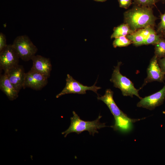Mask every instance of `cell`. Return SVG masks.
<instances>
[{"mask_svg":"<svg viewBox=\"0 0 165 165\" xmlns=\"http://www.w3.org/2000/svg\"><path fill=\"white\" fill-rule=\"evenodd\" d=\"M134 3L137 6H143L151 7L160 0H134Z\"/></svg>","mask_w":165,"mask_h":165,"instance_id":"21","label":"cell"},{"mask_svg":"<svg viewBox=\"0 0 165 165\" xmlns=\"http://www.w3.org/2000/svg\"><path fill=\"white\" fill-rule=\"evenodd\" d=\"M161 37L155 31L150 34L145 39L144 45L152 44L155 45L159 42Z\"/></svg>","mask_w":165,"mask_h":165,"instance_id":"19","label":"cell"},{"mask_svg":"<svg viewBox=\"0 0 165 165\" xmlns=\"http://www.w3.org/2000/svg\"><path fill=\"white\" fill-rule=\"evenodd\" d=\"M113 92L110 89H107L105 94L100 96L98 95L97 99L103 101L108 106L114 117L125 113L118 107L113 98Z\"/></svg>","mask_w":165,"mask_h":165,"instance_id":"13","label":"cell"},{"mask_svg":"<svg viewBox=\"0 0 165 165\" xmlns=\"http://www.w3.org/2000/svg\"><path fill=\"white\" fill-rule=\"evenodd\" d=\"M114 118L115 123L111 127L114 130L123 133L130 131L133 128V123L142 119H131L125 114Z\"/></svg>","mask_w":165,"mask_h":165,"instance_id":"12","label":"cell"},{"mask_svg":"<svg viewBox=\"0 0 165 165\" xmlns=\"http://www.w3.org/2000/svg\"><path fill=\"white\" fill-rule=\"evenodd\" d=\"M122 63L119 62L114 66L110 81L113 83L114 86L119 89L122 95L125 96H130L133 97L135 95L140 99L142 98L138 93L139 90L136 89L132 82L120 72V67Z\"/></svg>","mask_w":165,"mask_h":165,"instance_id":"3","label":"cell"},{"mask_svg":"<svg viewBox=\"0 0 165 165\" xmlns=\"http://www.w3.org/2000/svg\"><path fill=\"white\" fill-rule=\"evenodd\" d=\"M158 59L155 55L151 59L147 69V76L145 79L142 87L147 83L152 82H164L165 74L162 71L158 64Z\"/></svg>","mask_w":165,"mask_h":165,"instance_id":"8","label":"cell"},{"mask_svg":"<svg viewBox=\"0 0 165 165\" xmlns=\"http://www.w3.org/2000/svg\"><path fill=\"white\" fill-rule=\"evenodd\" d=\"M126 37L136 46L144 45L145 39L137 31L132 34L127 35Z\"/></svg>","mask_w":165,"mask_h":165,"instance_id":"17","label":"cell"},{"mask_svg":"<svg viewBox=\"0 0 165 165\" xmlns=\"http://www.w3.org/2000/svg\"><path fill=\"white\" fill-rule=\"evenodd\" d=\"M161 21L157 27L156 33L162 37L165 38V13L161 14Z\"/></svg>","mask_w":165,"mask_h":165,"instance_id":"20","label":"cell"},{"mask_svg":"<svg viewBox=\"0 0 165 165\" xmlns=\"http://www.w3.org/2000/svg\"><path fill=\"white\" fill-rule=\"evenodd\" d=\"M31 60L33 65L31 70L48 78L50 75L52 67L50 59L41 55H35Z\"/></svg>","mask_w":165,"mask_h":165,"instance_id":"11","label":"cell"},{"mask_svg":"<svg viewBox=\"0 0 165 165\" xmlns=\"http://www.w3.org/2000/svg\"><path fill=\"white\" fill-rule=\"evenodd\" d=\"M96 1L99 2H104L106 1V0H95Z\"/></svg>","mask_w":165,"mask_h":165,"instance_id":"26","label":"cell"},{"mask_svg":"<svg viewBox=\"0 0 165 165\" xmlns=\"http://www.w3.org/2000/svg\"><path fill=\"white\" fill-rule=\"evenodd\" d=\"M155 55L158 59L165 57V39L161 37L159 42L155 45Z\"/></svg>","mask_w":165,"mask_h":165,"instance_id":"16","label":"cell"},{"mask_svg":"<svg viewBox=\"0 0 165 165\" xmlns=\"http://www.w3.org/2000/svg\"><path fill=\"white\" fill-rule=\"evenodd\" d=\"M0 89L10 100H15L18 96L19 92L11 83L6 73H4L0 76Z\"/></svg>","mask_w":165,"mask_h":165,"instance_id":"14","label":"cell"},{"mask_svg":"<svg viewBox=\"0 0 165 165\" xmlns=\"http://www.w3.org/2000/svg\"><path fill=\"white\" fill-rule=\"evenodd\" d=\"M111 38H116L121 36H125L133 33L134 31L131 29L128 25L126 23L115 28Z\"/></svg>","mask_w":165,"mask_h":165,"instance_id":"15","label":"cell"},{"mask_svg":"<svg viewBox=\"0 0 165 165\" xmlns=\"http://www.w3.org/2000/svg\"><path fill=\"white\" fill-rule=\"evenodd\" d=\"M120 7L127 9L131 5V0H118Z\"/></svg>","mask_w":165,"mask_h":165,"instance_id":"24","label":"cell"},{"mask_svg":"<svg viewBox=\"0 0 165 165\" xmlns=\"http://www.w3.org/2000/svg\"><path fill=\"white\" fill-rule=\"evenodd\" d=\"M163 113L165 115V111L163 112Z\"/></svg>","mask_w":165,"mask_h":165,"instance_id":"28","label":"cell"},{"mask_svg":"<svg viewBox=\"0 0 165 165\" xmlns=\"http://www.w3.org/2000/svg\"><path fill=\"white\" fill-rule=\"evenodd\" d=\"M137 31L141 34L145 39L150 34L155 31L153 27L151 26L139 29Z\"/></svg>","mask_w":165,"mask_h":165,"instance_id":"22","label":"cell"},{"mask_svg":"<svg viewBox=\"0 0 165 165\" xmlns=\"http://www.w3.org/2000/svg\"><path fill=\"white\" fill-rule=\"evenodd\" d=\"M132 42L125 36H121L116 38L113 43V46L114 48L117 47H125L128 46Z\"/></svg>","mask_w":165,"mask_h":165,"instance_id":"18","label":"cell"},{"mask_svg":"<svg viewBox=\"0 0 165 165\" xmlns=\"http://www.w3.org/2000/svg\"><path fill=\"white\" fill-rule=\"evenodd\" d=\"M47 77L30 70L26 73L24 88H30L36 90H41L48 83Z\"/></svg>","mask_w":165,"mask_h":165,"instance_id":"9","label":"cell"},{"mask_svg":"<svg viewBox=\"0 0 165 165\" xmlns=\"http://www.w3.org/2000/svg\"><path fill=\"white\" fill-rule=\"evenodd\" d=\"M19 58L12 44L7 45L0 52V69L6 73L18 65Z\"/></svg>","mask_w":165,"mask_h":165,"instance_id":"6","label":"cell"},{"mask_svg":"<svg viewBox=\"0 0 165 165\" xmlns=\"http://www.w3.org/2000/svg\"><path fill=\"white\" fill-rule=\"evenodd\" d=\"M66 85L61 91L57 94L56 97L58 98L64 95L70 94H85L86 91L91 90L98 94L97 91L101 87L96 86L97 81L91 86H84L74 79L73 77L68 74L66 79Z\"/></svg>","mask_w":165,"mask_h":165,"instance_id":"5","label":"cell"},{"mask_svg":"<svg viewBox=\"0 0 165 165\" xmlns=\"http://www.w3.org/2000/svg\"><path fill=\"white\" fill-rule=\"evenodd\" d=\"M125 23L134 31L148 26L154 27L157 19L151 7L136 6L124 13Z\"/></svg>","mask_w":165,"mask_h":165,"instance_id":"1","label":"cell"},{"mask_svg":"<svg viewBox=\"0 0 165 165\" xmlns=\"http://www.w3.org/2000/svg\"><path fill=\"white\" fill-rule=\"evenodd\" d=\"M12 45L20 58L24 61L31 60L38 51L36 46L26 35L17 36Z\"/></svg>","mask_w":165,"mask_h":165,"instance_id":"4","label":"cell"},{"mask_svg":"<svg viewBox=\"0 0 165 165\" xmlns=\"http://www.w3.org/2000/svg\"><path fill=\"white\" fill-rule=\"evenodd\" d=\"M162 2L164 3H165V0H161Z\"/></svg>","mask_w":165,"mask_h":165,"instance_id":"27","label":"cell"},{"mask_svg":"<svg viewBox=\"0 0 165 165\" xmlns=\"http://www.w3.org/2000/svg\"><path fill=\"white\" fill-rule=\"evenodd\" d=\"M158 62L161 70L165 74V57L158 59Z\"/></svg>","mask_w":165,"mask_h":165,"instance_id":"25","label":"cell"},{"mask_svg":"<svg viewBox=\"0 0 165 165\" xmlns=\"http://www.w3.org/2000/svg\"><path fill=\"white\" fill-rule=\"evenodd\" d=\"M5 35L2 32L0 33V52L5 49L7 46Z\"/></svg>","mask_w":165,"mask_h":165,"instance_id":"23","label":"cell"},{"mask_svg":"<svg viewBox=\"0 0 165 165\" xmlns=\"http://www.w3.org/2000/svg\"><path fill=\"white\" fill-rule=\"evenodd\" d=\"M6 73L14 87L18 92L23 88L26 73L23 67L18 65Z\"/></svg>","mask_w":165,"mask_h":165,"instance_id":"10","label":"cell"},{"mask_svg":"<svg viewBox=\"0 0 165 165\" xmlns=\"http://www.w3.org/2000/svg\"><path fill=\"white\" fill-rule=\"evenodd\" d=\"M73 116L70 118L71 124L69 128L65 131L62 133L66 137L67 135L71 133L75 132L79 134L82 132L87 131L90 134L94 136L95 133H98V130L108 127L105 123H101L100 120L102 116L99 115L95 120L92 121H85L80 119L75 112H72Z\"/></svg>","mask_w":165,"mask_h":165,"instance_id":"2","label":"cell"},{"mask_svg":"<svg viewBox=\"0 0 165 165\" xmlns=\"http://www.w3.org/2000/svg\"><path fill=\"white\" fill-rule=\"evenodd\" d=\"M165 99V85L159 91L144 98H142L137 103V106L149 110L162 105Z\"/></svg>","mask_w":165,"mask_h":165,"instance_id":"7","label":"cell"}]
</instances>
